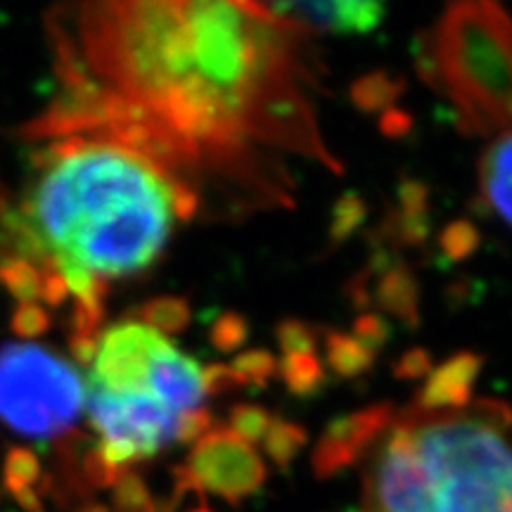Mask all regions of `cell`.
Wrapping results in <instances>:
<instances>
[{
    "label": "cell",
    "instance_id": "1",
    "mask_svg": "<svg viewBox=\"0 0 512 512\" xmlns=\"http://www.w3.org/2000/svg\"><path fill=\"white\" fill-rule=\"evenodd\" d=\"M46 29L57 93L22 138L124 147L181 221L292 209L299 164L344 174L318 119V34L266 0H62Z\"/></svg>",
    "mask_w": 512,
    "mask_h": 512
},
{
    "label": "cell",
    "instance_id": "2",
    "mask_svg": "<svg viewBox=\"0 0 512 512\" xmlns=\"http://www.w3.org/2000/svg\"><path fill=\"white\" fill-rule=\"evenodd\" d=\"M34 159L22 209L0 211L3 254L100 283L155 264L178 214L174 190L145 159L91 138L53 140Z\"/></svg>",
    "mask_w": 512,
    "mask_h": 512
},
{
    "label": "cell",
    "instance_id": "3",
    "mask_svg": "<svg viewBox=\"0 0 512 512\" xmlns=\"http://www.w3.org/2000/svg\"><path fill=\"white\" fill-rule=\"evenodd\" d=\"M418 67L453 102L463 131H508L510 19L501 0H448L422 38Z\"/></svg>",
    "mask_w": 512,
    "mask_h": 512
},
{
    "label": "cell",
    "instance_id": "4",
    "mask_svg": "<svg viewBox=\"0 0 512 512\" xmlns=\"http://www.w3.org/2000/svg\"><path fill=\"white\" fill-rule=\"evenodd\" d=\"M86 384L55 351L19 342L0 349V420L29 439H55L83 411Z\"/></svg>",
    "mask_w": 512,
    "mask_h": 512
},
{
    "label": "cell",
    "instance_id": "5",
    "mask_svg": "<svg viewBox=\"0 0 512 512\" xmlns=\"http://www.w3.org/2000/svg\"><path fill=\"white\" fill-rule=\"evenodd\" d=\"M83 408L100 434L98 448L107 463L126 470L128 463L155 458L174 441L176 413H171L150 389L138 392H107L86 387Z\"/></svg>",
    "mask_w": 512,
    "mask_h": 512
},
{
    "label": "cell",
    "instance_id": "6",
    "mask_svg": "<svg viewBox=\"0 0 512 512\" xmlns=\"http://www.w3.org/2000/svg\"><path fill=\"white\" fill-rule=\"evenodd\" d=\"M188 470L202 489L221 496L230 505L256 494L268 477V470L254 446L242 441L226 427L209 430L195 441L188 458Z\"/></svg>",
    "mask_w": 512,
    "mask_h": 512
},
{
    "label": "cell",
    "instance_id": "7",
    "mask_svg": "<svg viewBox=\"0 0 512 512\" xmlns=\"http://www.w3.org/2000/svg\"><path fill=\"white\" fill-rule=\"evenodd\" d=\"M368 501L377 512H434V489L406 425L394 418L389 437L366 477Z\"/></svg>",
    "mask_w": 512,
    "mask_h": 512
},
{
    "label": "cell",
    "instance_id": "8",
    "mask_svg": "<svg viewBox=\"0 0 512 512\" xmlns=\"http://www.w3.org/2000/svg\"><path fill=\"white\" fill-rule=\"evenodd\" d=\"M164 339L166 337L138 320H124L114 325L98 342L88 387H100L107 392L147 389V370Z\"/></svg>",
    "mask_w": 512,
    "mask_h": 512
},
{
    "label": "cell",
    "instance_id": "9",
    "mask_svg": "<svg viewBox=\"0 0 512 512\" xmlns=\"http://www.w3.org/2000/svg\"><path fill=\"white\" fill-rule=\"evenodd\" d=\"M396 418L394 403H373L349 415H339L320 434L313 448L311 465L318 479H330L361 460L363 453L392 427Z\"/></svg>",
    "mask_w": 512,
    "mask_h": 512
},
{
    "label": "cell",
    "instance_id": "10",
    "mask_svg": "<svg viewBox=\"0 0 512 512\" xmlns=\"http://www.w3.org/2000/svg\"><path fill=\"white\" fill-rule=\"evenodd\" d=\"M273 10L313 34H366L382 22L387 0H266Z\"/></svg>",
    "mask_w": 512,
    "mask_h": 512
},
{
    "label": "cell",
    "instance_id": "11",
    "mask_svg": "<svg viewBox=\"0 0 512 512\" xmlns=\"http://www.w3.org/2000/svg\"><path fill=\"white\" fill-rule=\"evenodd\" d=\"M147 389L171 413H188L192 408H200L204 399L202 368L197 366L195 358L185 356L169 339H164L147 370Z\"/></svg>",
    "mask_w": 512,
    "mask_h": 512
},
{
    "label": "cell",
    "instance_id": "12",
    "mask_svg": "<svg viewBox=\"0 0 512 512\" xmlns=\"http://www.w3.org/2000/svg\"><path fill=\"white\" fill-rule=\"evenodd\" d=\"M482 366L484 358L475 351H458L456 356L446 358L425 377L418 396H415L413 411L444 413L470 406Z\"/></svg>",
    "mask_w": 512,
    "mask_h": 512
},
{
    "label": "cell",
    "instance_id": "13",
    "mask_svg": "<svg viewBox=\"0 0 512 512\" xmlns=\"http://www.w3.org/2000/svg\"><path fill=\"white\" fill-rule=\"evenodd\" d=\"M510 157V131H505L479 159V204L503 226L510 221Z\"/></svg>",
    "mask_w": 512,
    "mask_h": 512
},
{
    "label": "cell",
    "instance_id": "14",
    "mask_svg": "<svg viewBox=\"0 0 512 512\" xmlns=\"http://www.w3.org/2000/svg\"><path fill=\"white\" fill-rule=\"evenodd\" d=\"M375 292L370 302L380 306L384 313L399 318L408 328L420 325V287L418 278L406 264L384 266L375 280Z\"/></svg>",
    "mask_w": 512,
    "mask_h": 512
},
{
    "label": "cell",
    "instance_id": "15",
    "mask_svg": "<svg viewBox=\"0 0 512 512\" xmlns=\"http://www.w3.org/2000/svg\"><path fill=\"white\" fill-rule=\"evenodd\" d=\"M323 347H325V363L328 368L342 380H358L373 368L375 354L363 347L358 339L344 335L339 330L323 332Z\"/></svg>",
    "mask_w": 512,
    "mask_h": 512
},
{
    "label": "cell",
    "instance_id": "16",
    "mask_svg": "<svg viewBox=\"0 0 512 512\" xmlns=\"http://www.w3.org/2000/svg\"><path fill=\"white\" fill-rule=\"evenodd\" d=\"M406 81L387 72H373L351 83V102L366 114H382L392 110L401 98Z\"/></svg>",
    "mask_w": 512,
    "mask_h": 512
},
{
    "label": "cell",
    "instance_id": "17",
    "mask_svg": "<svg viewBox=\"0 0 512 512\" xmlns=\"http://www.w3.org/2000/svg\"><path fill=\"white\" fill-rule=\"evenodd\" d=\"M278 375L299 399H311L325 387L328 373L316 354H290L278 361Z\"/></svg>",
    "mask_w": 512,
    "mask_h": 512
},
{
    "label": "cell",
    "instance_id": "18",
    "mask_svg": "<svg viewBox=\"0 0 512 512\" xmlns=\"http://www.w3.org/2000/svg\"><path fill=\"white\" fill-rule=\"evenodd\" d=\"M138 323L147 325L159 335H178L190 325L192 311L183 297H155L138 309Z\"/></svg>",
    "mask_w": 512,
    "mask_h": 512
},
{
    "label": "cell",
    "instance_id": "19",
    "mask_svg": "<svg viewBox=\"0 0 512 512\" xmlns=\"http://www.w3.org/2000/svg\"><path fill=\"white\" fill-rule=\"evenodd\" d=\"M261 441H264L268 458H271L280 470H287V467L294 463V458L302 453L306 441H309V434H306L304 427L297 425V422L275 418L271 420V425H268V430Z\"/></svg>",
    "mask_w": 512,
    "mask_h": 512
},
{
    "label": "cell",
    "instance_id": "20",
    "mask_svg": "<svg viewBox=\"0 0 512 512\" xmlns=\"http://www.w3.org/2000/svg\"><path fill=\"white\" fill-rule=\"evenodd\" d=\"M0 285L19 304H34L41 299V271L27 259L0 254Z\"/></svg>",
    "mask_w": 512,
    "mask_h": 512
},
{
    "label": "cell",
    "instance_id": "21",
    "mask_svg": "<svg viewBox=\"0 0 512 512\" xmlns=\"http://www.w3.org/2000/svg\"><path fill=\"white\" fill-rule=\"evenodd\" d=\"M43 477L41 460L31 448L10 446L8 456L3 463V489L12 496L19 489H29L31 484H38Z\"/></svg>",
    "mask_w": 512,
    "mask_h": 512
},
{
    "label": "cell",
    "instance_id": "22",
    "mask_svg": "<svg viewBox=\"0 0 512 512\" xmlns=\"http://www.w3.org/2000/svg\"><path fill=\"white\" fill-rule=\"evenodd\" d=\"M366 216H368V207L366 202L361 200V195H356V192H347V195L339 197L335 209H332V221L328 230L330 247H339L342 242H347L351 235L363 226Z\"/></svg>",
    "mask_w": 512,
    "mask_h": 512
},
{
    "label": "cell",
    "instance_id": "23",
    "mask_svg": "<svg viewBox=\"0 0 512 512\" xmlns=\"http://www.w3.org/2000/svg\"><path fill=\"white\" fill-rule=\"evenodd\" d=\"M112 508L114 512H157V503L152 501L150 489L143 482V477L133 470H121V475L114 482Z\"/></svg>",
    "mask_w": 512,
    "mask_h": 512
},
{
    "label": "cell",
    "instance_id": "24",
    "mask_svg": "<svg viewBox=\"0 0 512 512\" xmlns=\"http://www.w3.org/2000/svg\"><path fill=\"white\" fill-rule=\"evenodd\" d=\"M382 235L399 247H422L430 235V214H401L396 209L384 221Z\"/></svg>",
    "mask_w": 512,
    "mask_h": 512
},
{
    "label": "cell",
    "instance_id": "25",
    "mask_svg": "<svg viewBox=\"0 0 512 512\" xmlns=\"http://www.w3.org/2000/svg\"><path fill=\"white\" fill-rule=\"evenodd\" d=\"M479 240H482V235H479V228L475 223L465 219L451 221L444 230H441L439 249L444 252L448 261L458 264V261L470 259V256L477 252Z\"/></svg>",
    "mask_w": 512,
    "mask_h": 512
},
{
    "label": "cell",
    "instance_id": "26",
    "mask_svg": "<svg viewBox=\"0 0 512 512\" xmlns=\"http://www.w3.org/2000/svg\"><path fill=\"white\" fill-rule=\"evenodd\" d=\"M271 420V413H268L264 406H256V403H238V406L230 411V432L238 434L245 444L254 446L264 439Z\"/></svg>",
    "mask_w": 512,
    "mask_h": 512
},
{
    "label": "cell",
    "instance_id": "27",
    "mask_svg": "<svg viewBox=\"0 0 512 512\" xmlns=\"http://www.w3.org/2000/svg\"><path fill=\"white\" fill-rule=\"evenodd\" d=\"M245 384H256V387H266L268 382L278 375V358L266 349H249L235 356L233 366Z\"/></svg>",
    "mask_w": 512,
    "mask_h": 512
},
{
    "label": "cell",
    "instance_id": "28",
    "mask_svg": "<svg viewBox=\"0 0 512 512\" xmlns=\"http://www.w3.org/2000/svg\"><path fill=\"white\" fill-rule=\"evenodd\" d=\"M320 332L313 325L304 323V320L287 318L280 320L275 328V342L283 349V356L290 354H316Z\"/></svg>",
    "mask_w": 512,
    "mask_h": 512
},
{
    "label": "cell",
    "instance_id": "29",
    "mask_svg": "<svg viewBox=\"0 0 512 512\" xmlns=\"http://www.w3.org/2000/svg\"><path fill=\"white\" fill-rule=\"evenodd\" d=\"M247 337H249V323L235 311L221 313V316L211 323V330H209L211 347L221 351V354H230V351H238L240 347H245Z\"/></svg>",
    "mask_w": 512,
    "mask_h": 512
},
{
    "label": "cell",
    "instance_id": "30",
    "mask_svg": "<svg viewBox=\"0 0 512 512\" xmlns=\"http://www.w3.org/2000/svg\"><path fill=\"white\" fill-rule=\"evenodd\" d=\"M50 313L43 309L41 304H19L15 311H12L10 318V330L22 339V342H29V339L43 337L50 330Z\"/></svg>",
    "mask_w": 512,
    "mask_h": 512
},
{
    "label": "cell",
    "instance_id": "31",
    "mask_svg": "<svg viewBox=\"0 0 512 512\" xmlns=\"http://www.w3.org/2000/svg\"><path fill=\"white\" fill-rule=\"evenodd\" d=\"M351 337L366 347L370 354H380L387 347V342L392 339V325L389 320L380 316V313H363L354 320V332Z\"/></svg>",
    "mask_w": 512,
    "mask_h": 512
},
{
    "label": "cell",
    "instance_id": "32",
    "mask_svg": "<svg viewBox=\"0 0 512 512\" xmlns=\"http://www.w3.org/2000/svg\"><path fill=\"white\" fill-rule=\"evenodd\" d=\"M211 422H214V415L207 408H192L188 413H181L174 425V441H178V444H195L211 430Z\"/></svg>",
    "mask_w": 512,
    "mask_h": 512
},
{
    "label": "cell",
    "instance_id": "33",
    "mask_svg": "<svg viewBox=\"0 0 512 512\" xmlns=\"http://www.w3.org/2000/svg\"><path fill=\"white\" fill-rule=\"evenodd\" d=\"M202 387L204 394L219 396L226 392H235L240 387H247V384L228 363H211V366L202 370Z\"/></svg>",
    "mask_w": 512,
    "mask_h": 512
},
{
    "label": "cell",
    "instance_id": "34",
    "mask_svg": "<svg viewBox=\"0 0 512 512\" xmlns=\"http://www.w3.org/2000/svg\"><path fill=\"white\" fill-rule=\"evenodd\" d=\"M432 356L430 351L422 347L408 349L406 354H401L399 361L394 363L392 373L399 377V380L413 382V380H425L427 375L432 373Z\"/></svg>",
    "mask_w": 512,
    "mask_h": 512
},
{
    "label": "cell",
    "instance_id": "35",
    "mask_svg": "<svg viewBox=\"0 0 512 512\" xmlns=\"http://www.w3.org/2000/svg\"><path fill=\"white\" fill-rule=\"evenodd\" d=\"M399 211L401 214H430V190L413 178L401 181Z\"/></svg>",
    "mask_w": 512,
    "mask_h": 512
},
{
    "label": "cell",
    "instance_id": "36",
    "mask_svg": "<svg viewBox=\"0 0 512 512\" xmlns=\"http://www.w3.org/2000/svg\"><path fill=\"white\" fill-rule=\"evenodd\" d=\"M69 297V287L64 283L62 273L57 268H41V299L48 306H62Z\"/></svg>",
    "mask_w": 512,
    "mask_h": 512
},
{
    "label": "cell",
    "instance_id": "37",
    "mask_svg": "<svg viewBox=\"0 0 512 512\" xmlns=\"http://www.w3.org/2000/svg\"><path fill=\"white\" fill-rule=\"evenodd\" d=\"M380 128H382L384 136H389V138H401V136H406V133H411L413 117H411V114H408V112L394 110V107H392V110L382 112Z\"/></svg>",
    "mask_w": 512,
    "mask_h": 512
},
{
    "label": "cell",
    "instance_id": "38",
    "mask_svg": "<svg viewBox=\"0 0 512 512\" xmlns=\"http://www.w3.org/2000/svg\"><path fill=\"white\" fill-rule=\"evenodd\" d=\"M98 337H83V335H72L69 337V351H72V358L79 366H91L95 361V354H98Z\"/></svg>",
    "mask_w": 512,
    "mask_h": 512
},
{
    "label": "cell",
    "instance_id": "39",
    "mask_svg": "<svg viewBox=\"0 0 512 512\" xmlns=\"http://www.w3.org/2000/svg\"><path fill=\"white\" fill-rule=\"evenodd\" d=\"M12 498H15L17 505L22 510H27V512H43L41 496H38L34 489H19V491H15V494H12Z\"/></svg>",
    "mask_w": 512,
    "mask_h": 512
},
{
    "label": "cell",
    "instance_id": "40",
    "mask_svg": "<svg viewBox=\"0 0 512 512\" xmlns=\"http://www.w3.org/2000/svg\"><path fill=\"white\" fill-rule=\"evenodd\" d=\"M79 512H110V508H107V505H102V503H86L83 505V508L79 510Z\"/></svg>",
    "mask_w": 512,
    "mask_h": 512
}]
</instances>
